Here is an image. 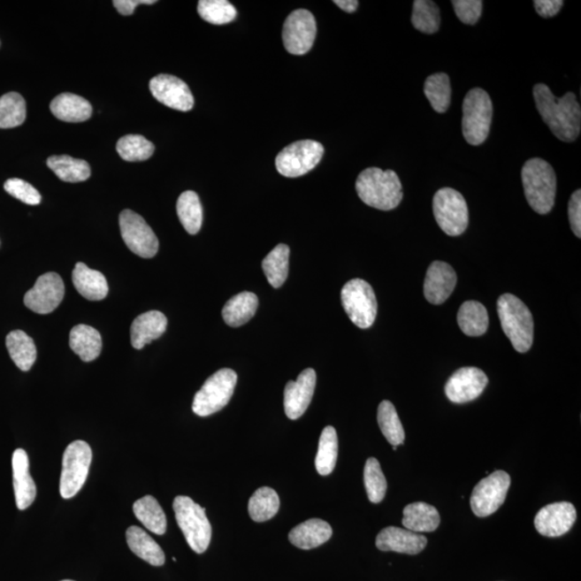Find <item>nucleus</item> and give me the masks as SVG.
Listing matches in <instances>:
<instances>
[{"instance_id": "8", "label": "nucleus", "mask_w": 581, "mask_h": 581, "mask_svg": "<svg viewBox=\"0 0 581 581\" xmlns=\"http://www.w3.org/2000/svg\"><path fill=\"white\" fill-rule=\"evenodd\" d=\"M93 452L83 440L73 441L64 452L59 493L63 499H72L86 484Z\"/></svg>"}, {"instance_id": "25", "label": "nucleus", "mask_w": 581, "mask_h": 581, "mask_svg": "<svg viewBox=\"0 0 581 581\" xmlns=\"http://www.w3.org/2000/svg\"><path fill=\"white\" fill-rule=\"evenodd\" d=\"M331 525L321 519L305 521L291 531L289 539L295 547L310 550L325 544L332 538Z\"/></svg>"}, {"instance_id": "3", "label": "nucleus", "mask_w": 581, "mask_h": 581, "mask_svg": "<svg viewBox=\"0 0 581 581\" xmlns=\"http://www.w3.org/2000/svg\"><path fill=\"white\" fill-rule=\"evenodd\" d=\"M524 194L531 208L539 215H547L554 206L557 176L553 166L543 158H531L523 172Z\"/></svg>"}, {"instance_id": "36", "label": "nucleus", "mask_w": 581, "mask_h": 581, "mask_svg": "<svg viewBox=\"0 0 581 581\" xmlns=\"http://www.w3.org/2000/svg\"><path fill=\"white\" fill-rule=\"evenodd\" d=\"M177 213L179 220L188 234L195 235L203 225V207L197 194L193 191L183 192L178 198Z\"/></svg>"}, {"instance_id": "50", "label": "nucleus", "mask_w": 581, "mask_h": 581, "mask_svg": "<svg viewBox=\"0 0 581 581\" xmlns=\"http://www.w3.org/2000/svg\"><path fill=\"white\" fill-rule=\"evenodd\" d=\"M156 3V0H114L113 4L114 8H116L122 16H131V14L134 13V10H135L139 4H153Z\"/></svg>"}, {"instance_id": "15", "label": "nucleus", "mask_w": 581, "mask_h": 581, "mask_svg": "<svg viewBox=\"0 0 581 581\" xmlns=\"http://www.w3.org/2000/svg\"><path fill=\"white\" fill-rule=\"evenodd\" d=\"M65 286L57 272H46L39 277L34 286L24 296V304L39 315L51 314L61 304Z\"/></svg>"}, {"instance_id": "31", "label": "nucleus", "mask_w": 581, "mask_h": 581, "mask_svg": "<svg viewBox=\"0 0 581 581\" xmlns=\"http://www.w3.org/2000/svg\"><path fill=\"white\" fill-rule=\"evenodd\" d=\"M6 346L14 364L23 371H31L37 359V348L32 337L23 331L10 332Z\"/></svg>"}, {"instance_id": "14", "label": "nucleus", "mask_w": 581, "mask_h": 581, "mask_svg": "<svg viewBox=\"0 0 581 581\" xmlns=\"http://www.w3.org/2000/svg\"><path fill=\"white\" fill-rule=\"evenodd\" d=\"M120 230L129 250L143 258L156 256L158 240L145 218L132 210H123L120 215Z\"/></svg>"}, {"instance_id": "13", "label": "nucleus", "mask_w": 581, "mask_h": 581, "mask_svg": "<svg viewBox=\"0 0 581 581\" xmlns=\"http://www.w3.org/2000/svg\"><path fill=\"white\" fill-rule=\"evenodd\" d=\"M316 36V19L308 10H295L289 14L283 24V44L287 51L293 56H304L310 52L314 46Z\"/></svg>"}, {"instance_id": "28", "label": "nucleus", "mask_w": 581, "mask_h": 581, "mask_svg": "<svg viewBox=\"0 0 581 581\" xmlns=\"http://www.w3.org/2000/svg\"><path fill=\"white\" fill-rule=\"evenodd\" d=\"M126 540L132 553L149 564L162 566L165 563V554L160 545L139 526H129L126 531Z\"/></svg>"}, {"instance_id": "6", "label": "nucleus", "mask_w": 581, "mask_h": 581, "mask_svg": "<svg viewBox=\"0 0 581 581\" xmlns=\"http://www.w3.org/2000/svg\"><path fill=\"white\" fill-rule=\"evenodd\" d=\"M493 101L485 89L476 88L466 94L462 131L470 145L480 146L486 141L493 123Z\"/></svg>"}, {"instance_id": "35", "label": "nucleus", "mask_w": 581, "mask_h": 581, "mask_svg": "<svg viewBox=\"0 0 581 581\" xmlns=\"http://www.w3.org/2000/svg\"><path fill=\"white\" fill-rule=\"evenodd\" d=\"M289 258L290 248L280 243L262 262L267 280L275 289L280 287L289 275Z\"/></svg>"}, {"instance_id": "38", "label": "nucleus", "mask_w": 581, "mask_h": 581, "mask_svg": "<svg viewBox=\"0 0 581 581\" xmlns=\"http://www.w3.org/2000/svg\"><path fill=\"white\" fill-rule=\"evenodd\" d=\"M337 455H339V437L333 426H326L322 431L319 440V449L316 456L317 473L327 476L335 469Z\"/></svg>"}, {"instance_id": "26", "label": "nucleus", "mask_w": 581, "mask_h": 581, "mask_svg": "<svg viewBox=\"0 0 581 581\" xmlns=\"http://www.w3.org/2000/svg\"><path fill=\"white\" fill-rule=\"evenodd\" d=\"M50 108L58 120L71 123L88 120L93 111L86 98L72 93H64L54 98Z\"/></svg>"}, {"instance_id": "22", "label": "nucleus", "mask_w": 581, "mask_h": 581, "mask_svg": "<svg viewBox=\"0 0 581 581\" xmlns=\"http://www.w3.org/2000/svg\"><path fill=\"white\" fill-rule=\"evenodd\" d=\"M13 488L19 510L29 508L37 495L36 485L29 474V460L27 451L17 449L12 455Z\"/></svg>"}, {"instance_id": "12", "label": "nucleus", "mask_w": 581, "mask_h": 581, "mask_svg": "<svg viewBox=\"0 0 581 581\" xmlns=\"http://www.w3.org/2000/svg\"><path fill=\"white\" fill-rule=\"evenodd\" d=\"M510 476L504 470L481 479L470 496V508L480 518L493 515L504 504L510 486Z\"/></svg>"}, {"instance_id": "9", "label": "nucleus", "mask_w": 581, "mask_h": 581, "mask_svg": "<svg viewBox=\"0 0 581 581\" xmlns=\"http://www.w3.org/2000/svg\"><path fill=\"white\" fill-rule=\"evenodd\" d=\"M433 212L437 225L448 236H460L469 226L468 203L455 188L443 187L436 192Z\"/></svg>"}, {"instance_id": "48", "label": "nucleus", "mask_w": 581, "mask_h": 581, "mask_svg": "<svg viewBox=\"0 0 581 581\" xmlns=\"http://www.w3.org/2000/svg\"><path fill=\"white\" fill-rule=\"evenodd\" d=\"M570 225L575 236L581 237V191L577 190L570 196L569 203Z\"/></svg>"}, {"instance_id": "2", "label": "nucleus", "mask_w": 581, "mask_h": 581, "mask_svg": "<svg viewBox=\"0 0 581 581\" xmlns=\"http://www.w3.org/2000/svg\"><path fill=\"white\" fill-rule=\"evenodd\" d=\"M355 188L362 202L379 210H394L403 200V187L394 171L366 168L357 177Z\"/></svg>"}, {"instance_id": "49", "label": "nucleus", "mask_w": 581, "mask_h": 581, "mask_svg": "<svg viewBox=\"0 0 581 581\" xmlns=\"http://www.w3.org/2000/svg\"><path fill=\"white\" fill-rule=\"evenodd\" d=\"M563 4L562 0H535L534 2L536 11L545 19L557 16Z\"/></svg>"}, {"instance_id": "7", "label": "nucleus", "mask_w": 581, "mask_h": 581, "mask_svg": "<svg viewBox=\"0 0 581 581\" xmlns=\"http://www.w3.org/2000/svg\"><path fill=\"white\" fill-rule=\"evenodd\" d=\"M236 384L237 374L234 371L223 369L215 372L194 396V414L208 417L225 409L234 394Z\"/></svg>"}, {"instance_id": "47", "label": "nucleus", "mask_w": 581, "mask_h": 581, "mask_svg": "<svg viewBox=\"0 0 581 581\" xmlns=\"http://www.w3.org/2000/svg\"><path fill=\"white\" fill-rule=\"evenodd\" d=\"M451 4L462 23L475 25L479 21L484 4L480 0H454Z\"/></svg>"}, {"instance_id": "29", "label": "nucleus", "mask_w": 581, "mask_h": 581, "mask_svg": "<svg viewBox=\"0 0 581 581\" xmlns=\"http://www.w3.org/2000/svg\"><path fill=\"white\" fill-rule=\"evenodd\" d=\"M72 350L83 362H92L101 355L103 341L99 332L92 326L79 325L73 327L69 336Z\"/></svg>"}, {"instance_id": "41", "label": "nucleus", "mask_w": 581, "mask_h": 581, "mask_svg": "<svg viewBox=\"0 0 581 581\" xmlns=\"http://www.w3.org/2000/svg\"><path fill=\"white\" fill-rule=\"evenodd\" d=\"M412 27L424 34H435L440 27V8L431 0H416L412 8Z\"/></svg>"}, {"instance_id": "46", "label": "nucleus", "mask_w": 581, "mask_h": 581, "mask_svg": "<svg viewBox=\"0 0 581 581\" xmlns=\"http://www.w3.org/2000/svg\"><path fill=\"white\" fill-rule=\"evenodd\" d=\"M4 190L10 195L16 197L17 200L21 201L27 205H38L42 202V195L36 188L28 182L22 180V179L12 178L4 183Z\"/></svg>"}, {"instance_id": "20", "label": "nucleus", "mask_w": 581, "mask_h": 581, "mask_svg": "<svg viewBox=\"0 0 581 581\" xmlns=\"http://www.w3.org/2000/svg\"><path fill=\"white\" fill-rule=\"evenodd\" d=\"M456 272L445 262L435 261L428 268L424 280V296L433 305L443 304L455 291Z\"/></svg>"}, {"instance_id": "37", "label": "nucleus", "mask_w": 581, "mask_h": 581, "mask_svg": "<svg viewBox=\"0 0 581 581\" xmlns=\"http://www.w3.org/2000/svg\"><path fill=\"white\" fill-rule=\"evenodd\" d=\"M280 508V500L275 490L263 486L251 496L248 509L256 523H265L274 518Z\"/></svg>"}, {"instance_id": "17", "label": "nucleus", "mask_w": 581, "mask_h": 581, "mask_svg": "<svg viewBox=\"0 0 581 581\" xmlns=\"http://www.w3.org/2000/svg\"><path fill=\"white\" fill-rule=\"evenodd\" d=\"M577 519V513L570 501H558L541 508L535 516L534 524L540 535L559 538L569 532Z\"/></svg>"}, {"instance_id": "23", "label": "nucleus", "mask_w": 581, "mask_h": 581, "mask_svg": "<svg viewBox=\"0 0 581 581\" xmlns=\"http://www.w3.org/2000/svg\"><path fill=\"white\" fill-rule=\"evenodd\" d=\"M167 329V317L161 311L152 310L138 316L131 327L132 346L142 349L153 340L160 339Z\"/></svg>"}, {"instance_id": "52", "label": "nucleus", "mask_w": 581, "mask_h": 581, "mask_svg": "<svg viewBox=\"0 0 581 581\" xmlns=\"http://www.w3.org/2000/svg\"><path fill=\"white\" fill-rule=\"evenodd\" d=\"M62 581H73V580H71V579H65V580H62Z\"/></svg>"}, {"instance_id": "11", "label": "nucleus", "mask_w": 581, "mask_h": 581, "mask_svg": "<svg viewBox=\"0 0 581 581\" xmlns=\"http://www.w3.org/2000/svg\"><path fill=\"white\" fill-rule=\"evenodd\" d=\"M325 148L315 141L291 143L278 154L276 168L283 177L297 178L306 175L320 163Z\"/></svg>"}, {"instance_id": "19", "label": "nucleus", "mask_w": 581, "mask_h": 581, "mask_svg": "<svg viewBox=\"0 0 581 581\" xmlns=\"http://www.w3.org/2000/svg\"><path fill=\"white\" fill-rule=\"evenodd\" d=\"M317 384L315 370L302 371L296 381L287 382L285 389V411L287 418L296 420L305 414L314 396Z\"/></svg>"}, {"instance_id": "21", "label": "nucleus", "mask_w": 581, "mask_h": 581, "mask_svg": "<svg viewBox=\"0 0 581 581\" xmlns=\"http://www.w3.org/2000/svg\"><path fill=\"white\" fill-rule=\"evenodd\" d=\"M428 545L425 536L411 532L407 529L387 526L377 535L376 546L381 551H394V553L406 554H418Z\"/></svg>"}, {"instance_id": "42", "label": "nucleus", "mask_w": 581, "mask_h": 581, "mask_svg": "<svg viewBox=\"0 0 581 581\" xmlns=\"http://www.w3.org/2000/svg\"><path fill=\"white\" fill-rule=\"evenodd\" d=\"M27 118V103L19 93L11 92L0 97V128H13Z\"/></svg>"}, {"instance_id": "43", "label": "nucleus", "mask_w": 581, "mask_h": 581, "mask_svg": "<svg viewBox=\"0 0 581 581\" xmlns=\"http://www.w3.org/2000/svg\"><path fill=\"white\" fill-rule=\"evenodd\" d=\"M154 145L141 135H127L117 143V151L123 160L142 162L153 156Z\"/></svg>"}, {"instance_id": "30", "label": "nucleus", "mask_w": 581, "mask_h": 581, "mask_svg": "<svg viewBox=\"0 0 581 581\" xmlns=\"http://www.w3.org/2000/svg\"><path fill=\"white\" fill-rule=\"evenodd\" d=\"M258 299L255 293L242 292L233 296L223 307L222 316L227 325L238 327L246 325L256 315Z\"/></svg>"}, {"instance_id": "51", "label": "nucleus", "mask_w": 581, "mask_h": 581, "mask_svg": "<svg viewBox=\"0 0 581 581\" xmlns=\"http://www.w3.org/2000/svg\"><path fill=\"white\" fill-rule=\"evenodd\" d=\"M334 4L348 13H354L359 7V2L356 0H335Z\"/></svg>"}, {"instance_id": "10", "label": "nucleus", "mask_w": 581, "mask_h": 581, "mask_svg": "<svg viewBox=\"0 0 581 581\" xmlns=\"http://www.w3.org/2000/svg\"><path fill=\"white\" fill-rule=\"evenodd\" d=\"M341 302L349 319L360 329H369L374 325L378 304L369 282L362 279L348 281L341 290Z\"/></svg>"}, {"instance_id": "4", "label": "nucleus", "mask_w": 581, "mask_h": 581, "mask_svg": "<svg viewBox=\"0 0 581 581\" xmlns=\"http://www.w3.org/2000/svg\"><path fill=\"white\" fill-rule=\"evenodd\" d=\"M501 329L515 350L525 354L534 340L533 316L524 302L513 294L501 295L498 301Z\"/></svg>"}, {"instance_id": "44", "label": "nucleus", "mask_w": 581, "mask_h": 581, "mask_svg": "<svg viewBox=\"0 0 581 581\" xmlns=\"http://www.w3.org/2000/svg\"><path fill=\"white\" fill-rule=\"evenodd\" d=\"M197 11L203 19L213 25H223L234 21L237 10L227 0H201Z\"/></svg>"}, {"instance_id": "32", "label": "nucleus", "mask_w": 581, "mask_h": 581, "mask_svg": "<svg viewBox=\"0 0 581 581\" xmlns=\"http://www.w3.org/2000/svg\"><path fill=\"white\" fill-rule=\"evenodd\" d=\"M134 514L149 531L164 535L167 530V519L161 505L151 495L143 496L133 505Z\"/></svg>"}, {"instance_id": "39", "label": "nucleus", "mask_w": 581, "mask_h": 581, "mask_svg": "<svg viewBox=\"0 0 581 581\" xmlns=\"http://www.w3.org/2000/svg\"><path fill=\"white\" fill-rule=\"evenodd\" d=\"M424 94L432 107L439 113L448 111L451 103V86L448 74H432L424 83Z\"/></svg>"}, {"instance_id": "34", "label": "nucleus", "mask_w": 581, "mask_h": 581, "mask_svg": "<svg viewBox=\"0 0 581 581\" xmlns=\"http://www.w3.org/2000/svg\"><path fill=\"white\" fill-rule=\"evenodd\" d=\"M50 170L65 182H82L91 177L88 163L68 156H54L47 161Z\"/></svg>"}, {"instance_id": "27", "label": "nucleus", "mask_w": 581, "mask_h": 581, "mask_svg": "<svg viewBox=\"0 0 581 581\" xmlns=\"http://www.w3.org/2000/svg\"><path fill=\"white\" fill-rule=\"evenodd\" d=\"M403 514L401 524L411 532H434L440 524L439 510L434 506L424 503V501H416V503L407 505Z\"/></svg>"}, {"instance_id": "1", "label": "nucleus", "mask_w": 581, "mask_h": 581, "mask_svg": "<svg viewBox=\"0 0 581 581\" xmlns=\"http://www.w3.org/2000/svg\"><path fill=\"white\" fill-rule=\"evenodd\" d=\"M533 96L541 118L554 135L561 141H575L581 129L580 105L575 94L568 92L558 98L546 84L539 83L533 88Z\"/></svg>"}, {"instance_id": "24", "label": "nucleus", "mask_w": 581, "mask_h": 581, "mask_svg": "<svg viewBox=\"0 0 581 581\" xmlns=\"http://www.w3.org/2000/svg\"><path fill=\"white\" fill-rule=\"evenodd\" d=\"M74 287L88 301H103L109 292L106 277L101 271L91 270L84 263H77L73 271Z\"/></svg>"}, {"instance_id": "45", "label": "nucleus", "mask_w": 581, "mask_h": 581, "mask_svg": "<svg viewBox=\"0 0 581 581\" xmlns=\"http://www.w3.org/2000/svg\"><path fill=\"white\" fill-rule=\"evenodd\" d=\"M364 485L371 503L378 504L385 499L386 493V480L382 473L379 461L370 458L364 468Z\"/></svg>"}, {"instance_id": "40", "label": "nucleus", "mask_w": 581, "mask_h": 581, "mask_svg": "<svg viewBox=\"0 0 581 581\" xmlns=\"http://www.w3.org/2000/svg\"><path fill=\"white\" fill-rule=\"evenodd\" d=\"M377 418H378L382 434L392 446L397 447L404 443L405 431L403 424H401L394 405L390 401H381Z\"/></svg>"}, {"instance_id": "18", "label": "nucleus", "mask_w": 581, "mask_h": 581, "mask_svg": "<svg viewBox=\"0 0 581 581\" xmlns=\"http://www.w3.org/2000/svg\"><path fill=\"white\" fill-rule=\"evenodd\" d=\"M150 91L157 102L179 111H190L194 97L187 84L172 74H158L150 81Z\"/></svg>"}, {"instance_id": "5", "label": "nucleus", "mask_w": 581, "mask_h": 581, "mask_svg": "<svg viewBox=\"0 0 581 581\" xmlns=\"http://www.w3.org/2000/svg\"><path fill=\"white\" fill-rule=\"evenodd\" d=\"M179 528L181 529L188 546L194 553L198 554L205 553L210 547L212 529L206 516V509L203 508L188 496H177L172 504Z\"/></svg>"}, {"instance_id": "33", "label": "nucleus", "mask_w": 581, "mask_h": 581, "mask_svg": "<svg viewBox=\"0 0 581 581\" xmlns=\"http://www.w3.org/2000/svg\"><path fill=\"white\" fill-rule=\"evenodd\" d=\"M458 323L465 335L473 337L484 335L489 327L488 311L479 302H465L460 307Z\"/></svg>"}, {"instance_id": "16", "label": "nucleus", "mask_w": 581, "mask_h": 581, "mask_svg": "<svg viewBox=\"0 0 581 581\" xmlns=\"http://www.w3.org/2000/svg\"><path fill=\"white\" fill-rule=\"evenodd\" d=\"M488 382V377L477 367H462L447 381L446 395L452 403H469L483 394Z\"/></svg>"}]
</instances>
